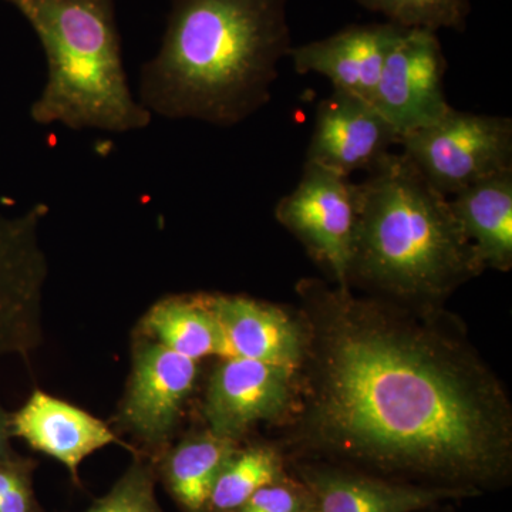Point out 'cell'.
Instances as JSON below:
<instances>
[{"label":"cell","instance_id":"1","mask_svg":"<svg viewBox=\"0 0 512 512\" xmlns=\"http://www.w3.org/2000/svg\"><path fill=\"white\" fill-rule=\"evenodd\" d=\"M296 291L303 458L471 498L507 485L510 400L450 316L313 278Z\"/></svg>","mask_w":512,"mask_h":512},{"label":"cell","instance_id":"2","mask_svg":"<svg viewBox=\"0 0 512 512\" xmlns=\"http://www.w3.org/2000/svg\"><path fill=\"white\" fill-rule=\"evenodd\" d=\"M289 0H173L163 42L138 77L151 116L217 127L244 123L271 101L292 50Z\"/></svg>","mask_w":512,"mask_h":512},{"label":"cell","instance_id":"3","mask_svg":"<svg viewBox=\"0 0 512 512\" xmlns=\"http://www.w3.org/2000/svg\"><path fill=\"white\" fill-rule=\"evenodd\" d=\"M484 272L450 200L403 153H389L357 184L348 284L407 305L437 306Z\"/></svg>","mask_w":512,"mask_h":512},{"label":"cell","instance_id":"4","mask_svg":"<svg viewBox=\"0 0 512 512\" xmlns=\"http://www.w3.org/2000/svg\"><path fill=\"white\" fill-rule=\"evenodd\" d=\"M45 50L46 84L30 107L39 126L131 133L153 120L128 84L116 0H5Z\"/></svg>","mask_w":512,"mask_h":512},{"label":"cell","instance_id":"5","mask_svg":"<svg viewBox=\"0 0 512 512\" xmlns=\"http://www.w3.org/2000/svg\"><path fill=\"white\" fill-rule=\"evenodd\" d=\"M403 154L450 197L512 168V120L451 109L400 140Z\"/></svg>","mask_w":512,"mask_h":512},{"label":"cell","instance_id":"6","mask_svg":"<svg viewBox=\"0 0 512 512\" xmlns=\"http://www.w3.org/2000/svg\"><path fill=\"white\" fill-rule=\"evenodd\" d=\"M45 204L16 215L0 212V359H30L42 345L43 293L49 261L43 249Z\"/></svg>","mask_w":512,"mask_h":512},{"label":"cell","instance_id":"7","mask_svg":"<svg viewBox=\"0 0 512 512\" xmlns=\"http://www.w3.org/2000/svg\"><path fill=\"white\" fill-rule=\"evenodd\" d=\"M275 218L332 272L338 286L350 288L357 220V184L350 177L305 161L295 190L276 204Z\"/></svg>","mask_w":512,"mask_h":512},{"label":"cell","instance_id":"8","mask_svg":"<svg viewBox=\"0 0 512 512\" xmlns=\"http://www.w3.org/2000/svg\"><path fill=\"white\" fill-rule=\"evenodd\" d=\"M447 60L439 36L426 29H406L386 62L372 104L399 134L436 123L453 109L444 92Z\"/></svg>","mask_w":512,"mask_h":512},{"label":"cell","instance_id":"9","mask_svg":"<svg viewBox=\"0 0 512 512\" xmlns=\"http://www.w3.org/2000/svg\"><path fill=\"white\" fill-rule=\"evenodd\" d=\"M198 362L153 340H137L119 424L144 446L163 451L197 383Z\"/></svg>","mask_w":512,"mask_h":512},{"label":"cell","instance_id":"10","mask_svg":"<svg viewBox=\"0 0 512 512\" xmlns=\"http://www.w3.org/2000/svg\"><path fill=\"white\" fill-rule=\"evenodd\" d=\"M296 400V370L227 357L212 372L202 413L211 433L239 441L256 424L284 417Z\"/></svg>","mask_w":512,"mask_h":512},{"label":"cell","instance_id":"11","mask_svg":"<svg viewBox=\"0 0 512 512\" xmlns=\"http://www.w3.org/2000/svg\"><path fill=\"white\" fill-rule=\"evenodd\" d=\"M399 143V134L372 103L333 90L316 109L305 161L350 177L372 170Z\"/></svg>","mask_w":512,"mask_h":512},{"label":"cell","instance_id":"12","mask_svg":"<svg viewBox=\"0 0 512 512\" xmlns=\"http://www.w3.org/2000/svg\"><path fill=\"white\" fill-rule=\"evenodd\" d=\"M293 471L315 498L316 512H420L471 498L461 491L399 483L308 458L296 461Z\"/></svg>","mask_w":512,"mask_h":512},{"label":"cell","instance_id":"13","mask_svg":"<svg viewBox=\"0 0 512 512\" xmlns=\"http://www.w3.org/2000/svg\"><path fill=\"white\" fill-rule=\"evenodd\" d=\"M404 28L390 22L350 25L322 40L293 46L296 73H316L332 83L335 92L372 103L384 62Z\"/></svg>","mask_w":512,"mask_h":512},{"label":"cell","instance_id":"14","mask_svg":"<svg viewBox=\"0 0 512 512\" xmlns=\"http://www.w3.org/2000/svg\"><path fill=\"white\" fill-rule=\"evenodd\" d=\"M224 340V356L244 357L298 372L306 348L302 319L271 303L239 295H207Z\"/></svg>","mask_w":512,"mask_h":512},{"label":"cell","instance_id":"15","mask_svg":"<svg viewBox=\"0 0 512 512\" xmlns=\"http://www.w3.org/2000/svg\"><path fill=\"white\" fill-rule=\"evenodd\" d=\"M10 427L13 437L62 463L74 481H79L77 471L90 454L113 443L123 444L104 421L39 389L10 414Z\"/></svg>","mask_w":512,"mask_h":512},{"label":"cell","instance_id":"16","mask_svg":"<svg viewBox=\"0 0 512 512\" xmlns=\"http://www.w3.org/2000/svg\"><path fill=\"white\" fill-rule=\"evenodd\" d=\"M458 224L484 269L512 266V168L453 195Z\"/></svg>","mask_w":512,"mask_h":512},{"label":"cell","instance_id":"17","mask_svg":"<svg viewBox=\"0 0 512 512\" xmlns=\"http://www.w3.org/2000/svg\"><path fill=\"white\" fill-rule=\"evenodd\" d=\"M140 336L195 362L224 356V340L207 295L170 296L154 303L141 319Z\"/></svg>","mask_w":512,"mask_h":512},{"label":"cell","instance_id":"18","mask_svg":"<svg viewBox=\"0 0 512 512\" xmlns=\"http://www.w3.org/2000/svg\"><path fill=\"white\" fill-rule=\"evenodd\" d=\"M238 443L208 430L187 437L165 453L161 477L185 512H207L215 480Z\"/></svg>","mask_w":512,"mask_h":512},{"label":"cell","instance_id":"19","mask_svg":"<svg viewBox=\"0 0 512 512\" xmlns=\"http://www.w3.org/2000/svg\"><path fill=\"white\" fill-rule=\"evenodd\" d=\"M285 476V460L276 448L238 447L215 480L207 512H237L259 488Z\"/></svg>","mask_w":512,"mask_h":512},{"label":"cell","instance_id":"20","mask_svg":"<svg viewBox=\"0 0 512 512\" xmlns=\"http://www.w3.org/2000/svg\"><path fill=\"white\" fill-rule=\"evenodd\" d=\"M357 5L379 13L386 22L404 29H441L464 32L471 0H355Z\"/></svg>","mask_w":512,"mask_h":512},{"label":"cell","instance_id":"21","mask_svg":"<svg viewBox=\"0 0 512 512\" xmlns=\"http://www.w3.org/2000/svg\"><path fill=\"white\" fill-rule=\"evenodd\" d=\"M156 468L137 458L109 494L84 512H163L156 497Z\"/></svg>","mask_w":512,"mask_h":512},{"label":"cell","instance_id":"22","mask_svg":"<svg viewBox=\"0 0 512 512\" xmlns=\"http://www.w3.org/2000/svg\"><path fill=\"white\" fill-rule=\"evenodd\" d=\"M35 468V461L18 453L0 461V512H42L33 491Z\"/></svg>","mask_w":512,"mask_h":512},{"label":"cell","instance_id":"23","mask_svg":"<svg viewBox=\"0 0 512 512\" xmlns=\"http://www.w3.org/2000/svg\"><path fill=\"white\" fill-rule=\"evenodd\" d=\"M237 512H316V504L309 488L286 474L259 488Z\"/></svg>","mask_w":512,"mask_h":512},{"label":"cell","instance_id":"24","mask_svg":"<svg viewBox=\"0 0 512 512\" xmlns=\"http://www.w3.org/2000/svg\"><path fill=\"white\" fill-rule=\"evenodd\" d=\"M12 427H10V414L5 412L2 404H0V461L15 456V450L10 444L12 439Z\"/></svg>","mask_w":512,"mask_h":512}]
</instances>
